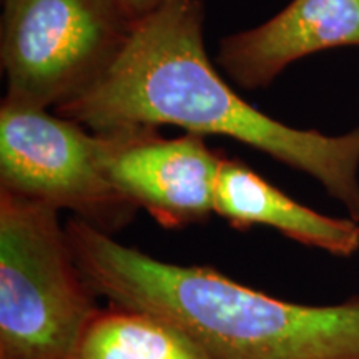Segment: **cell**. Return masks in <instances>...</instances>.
Wrapping results in <instances>:
<instances>
[{"instance_id":"cell-9","label":"cell","mask_w":359,"mask_h":359,"mask_svg":"<svg viewBox=\"0 0 359 359\" xmlns=\"http://www.w3.org/2000/svg\"><path fill=\"white\" fill-rule=\"evenodd\" d=\"M67 359H210L175 323L142 309L109 304L85 326Z\"/></svg>"},{"instance_id":"cell-4","label":"cell","mask_w":359,"mask_h":359,"mask_svg":"<svg viewBox=\"0 0 359 359\" xmlns=\"http://www.w3.org/2000/svg\"><path fill=\"white\" fill-rule=\"evenodd\" d=\"M4 100L60 107L82 95L122 52L133 25L111 0H2Z\"/></svg>"},{"instance_id":"cell-2","label":"cell","mask_w":359,"mask_h":359,"mask_svg":"<svg viewBox=\"0 0 359 359\" xmlns=\"http://www.w3.org/2000/svg\"><path fill=\"white\" fill-rule=\"evenodd\" d=\"M65 228L97 296L175 323L210 359H359V294L285 302L210 266L161 262L75 217Z\"/></svg>"},{"instance_id":"cell-6","label":"cell","mask_w":359,"mask_h":359,"mask_svg":"<svg viewBox=\"0 0 359 359\" xmlns=\"http://www.w3.org/2000/svg\"><path fill=\"white\" fill-rule=\"evenodd\" d=\"M97 133V132H95ZM107 177L125 198L168 230L205 223L215 213L223 155L205 137L165 138L156 127L97 133Z\"/></svg>"},{"instance_id":"cell-1","label":"cell","mask_w":359,"mask_h":359,"mask_svg":"<svg viewBox=\"0 0 359 359\" xmlns=\"http://www.w3.org/2000/svg\"><path fill=\"white\" fill-rule=\"evenodd\" d=\"M200 0H172L133 25L122 52L55 114L92 132L172 125L223 135L316 180L359 222V127L343 135L294 128L245 102L210 60Z\"/></svg>"},{"instance_id":"cell-5","label":"cell","mask_w":359,"mask_h":359,"mask_svg":"<svg viewBox=\"0 0 359 359\" xmlns=\"http://www.w3.org/2000/svg\"><path fill=\"white\" fill-rule=\"evenodd\" d=\"M47 110L2 100L0 190L69 210L114 236L138 208L107 177L98 135Z\"/></svg>"},{"instance_id":"cell-10","label":"cell","mask_w":359,"mask_h":359,"mask_svg":"<svg viewBox=\"0 0 359 359\" xmlns=\"http://www.w3.org/2000/svg\"><path fill=\"white\" fill-rule=\"evenodd\" d=\"M111 2H114V6L118 8L125 19L135 25L151 17L160 8L168 6L172 0H111Z\"/></svg>"},{"instance_id":"cell-3","label":"cell","mask_w":359,"mask_h":359,"mask_svg":"<svg viewBox=\"0 0 359 359\" xmlns=\"http://www.w3.org/2000/svg\"><path fill=\"white\" fill-rule=\"evenodd\" d=\"M97 298L58 210L0 190V359H67Z\"/></svg>"},{"instance_id":"cell-7","label":"cell","mask_w":359,"mask_h":359,"mask_svg":"<svg viewBox=\"0 0 359 359\" xmlns=\"http://www.w3.org/2000/svg\"><path fill=\"white\" fill-rule=\"evenodd\" d=\"M336 47H359V0H291L275 17L228 35L218 65L240 87H268L296 60Z\"/></svg>"},{"instance_id":"cell-8","label":"cell","mask_w":359,"mask_h":359,"mask_svg":"<svg viewBox=\"0 0 359 359\" xmlns=\"http://www.w3.org/2000/svg\"><path fill=\"white\" fill-rule=\"evenodd\" d=\"M215 215L236 230L268 226L308 248L349 258L359 251V222L327 217L278 190L243 161L223 156Z\"/></svg>"}]
</instances>
